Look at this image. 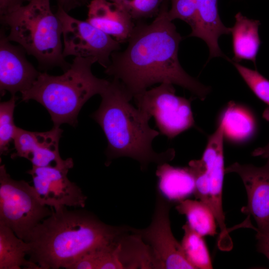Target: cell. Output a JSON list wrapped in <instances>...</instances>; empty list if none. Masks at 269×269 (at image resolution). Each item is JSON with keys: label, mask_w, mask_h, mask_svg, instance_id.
Masks as SVG:
<instances>
[{"label": "cell", "mask_w": 269, "mask_h": 269, "mask_svg": "<svg viewBox=\"0 0 269 269\" xmlns=\"http://www.w3.org/2000/svg\"><path fill=\"white\" fill-rule=\"evenodd\" d=\"M9 30L8 39L34 56L41 69L60 67L66 71L71 64L63 56L61 22L50 6V0H30L0 17Z\"/></svg>", "instance_id": "cell-5"}, {"label": "cell", "mask_w": 269, "mask_h": 269, "mask_svg": "<svg viewBox=\"0 0 269 269\" xmlns=\"http://www.w3.org/2000/svg\"><path fill=\"white\" fill-rule=\"evenodd\" d=\"M81 2L90 1V0H80Z\"/></svg>", "instance_id": "cell-32"}, {"label": "cell", "mask_w": 269, "mask_h": 269, "mask_svg": "<svg viewBox=\"0 0 269 269\" xmlns=\"http://www.w3.org/2000/svg\"><path fill=\"white\" fill-rule=\"evenodd\" d=\"M17 97L11 96L7 101L0 104V154L9 152L10 143L13 140L17 129L14 123L13 113Z\"/></svg>", "instance_id": "cell-23"}, {"label": "cell", "mask_w": 269, "mask_h": 269, "mask_svg": "<svg viewBox=\"0 0 269 269\" xmlns=\"http://www.w3.org/2000/svg\"><path fill=\"white\" fill-rule=\"evenodd\" d=\"M30 0H0V17L4 16L24 5Z\"/></svg>", "instance_id": "cell-29"}, {"label": "cell", "mask_w": 269, "mask_h": 269, "mask_svg": "<svg viewBox=\"0 0 269 269\" xmlns=\"http://www.w3.org/2000/svg\"><path fill=\"white\" fill-rule=\"evenodd\" d=\"M53 209L43 205L33 186L13 179L5 165L0 166V223L24 241L33 229L50 216Z\"/></svg>", "instance_id": "cell-6"}, {"label": "cell", "mask_w": 269, "mask_h": 269, "mask_svg": "<svg viewBox=\"0 0 269 269\" xmlns=\"http://www.w3.org/2000/svg\"><path fill=\"white\" fill-rule=\"evenodd\" d=\"M100 95L101 103L92 117L107 139V163L118 157H129L145 170L150 163L159 164L174 158L173 148L160 153L153 149L152 141L159 133L149 127L151 118L130 103L133 96L120 81L113 79Z\"/></svg>", "instance_id": "cell-3"}, {"label": "cell", "mask_w": 269, "mask_h": 269, "mask_svg": "<svg viewBox=\"0 0 269 269\" xmlns=\"http://www.w3.org/2000/svg\"><path fill=\"white\" fill-rule=\"evenodd\" d=\"M62 27L63 56L91 57L107 68L112 54L121 49L120 42L89 22L77 19L58 6L56 13Z\"/></svg>", "instance_id": "cell-9"}, {"label": "cell", "mask_w": 269, "mask_h": 269, "mask_svg": "<svg viewBox=\"0 0 269 269\" xmlns=\"http://www.w3.org/2000/svg\"><path fill=\"white\" fill-rule=\"evenodd\" d=\"M68 168L32 166L27 171L40 202L57 211L64 207H84L87 196L67 177Z\"/></svg>", "instance_id": "cell-10"}, {"label": "cell", "mask_w": 269, "mask_h": 269, "mask_svg": "<svg viewBox=\"0 0 269 269\" xmlns=\"http://www.w3.org/2000/svg\"><path fill=\"white\" fill-rule=\"evenodd\" d=\"M58 6L62 7L67 12L80 5L81 2L80 0H56Z\"/></svg>", "instance_id": "cell-31"}, {"label": "cell", "mask_w": 269, "mask_h": 269, "mask_svg": "<svg viewBox=\"0 0 269 269\" xmlns=\"http://www.w3.org/2000/svg\"><path fill=\"white\" fill-rule=\"evenodd\" d=\"M171 202L157 191L154 210L149 225L144 229L132 228L149 248L153 269H194L185 258L180 243L171 228Z\"/></svg>", "instance_id": "cell-8"}, {"label": "cell", "mask_w": 269, "mask_h": 269, "mask_svg": "<svg viewBox=\"0 0 269 269\" xmlns=\"http://www.w3.org/2000/svg\"><path fill=\"white\" fill-rule=\"evenodd\" d=\"M130 227L113 226L83 210H53L32 231L29 260L41 269L69 267L83 255L116 243Z\"/></svg>", "instance_id": "cell-2"}, {"label": "cell", "mask_w": 269, "mask_h": 269, "mask_svg": "<svg viewBox=\"0 0 269 269\" xmlns=\"http://www.w3.org/2000/svg\"><path fill=\"white\" fill-rule=\"evenodd\" d=\"M241 178L247 194L242 212L253 217L257 225L269 221V160L263 166L235 162L225 169Z\"/></svg>", "instance_id": "cell-14"}, {"label": "cell", "mask_w": 269, "mask_h": 269, "mask_svg": "<svg viewBox=\"0 0 269 269\" xmlns=\"http://www.w3.org/2000/svg\"><path fill=\"white\" fill-rule=\"evenodd\" d=\"M29 250L28 243L0 223V269H41L36 264L25 259Z\"/></svg>", "instance_id": "cell-19"}, {"label": "cell", "mask_w": 269, "mask_h": 269, "mask_svg": "<svg viewBox=\"0 0 269 269\" xmlns=\"http://www.w3.org/2000/svg\"><path fill=\"white\" fill-rule=\"evenodd\" d=\"M255 230L258 251L269 260V221L257 225Z\"/></svg>", "instance_id": "cell-28"}, {"label": "cell", "mask_w": 269, "mask_h": 269, "mask_svg": "<svg viewBox=\"0 0 269 269\" xmlns=\"http://www.w3.org/2000/svg\"><path fill=\"white\" fill-rule=\"evenodd\" d=\"M184 235L180 243L183 252L195 269L213 268L211 259L202 236L192 229L188 223L183 226Z\"/></svg>", "instance_id": "cell-22"}, {"label": "cell", "mask_w": 269, "mask_h": 269, "mask_svg": "<svg viewBox=\"0 0 269 269\" xmlns=\"http://www.w3.org/2000/svg\"><path fill=\"white\" fill-rule=\"evenodd\" d=\"M95 63L94 58L75 57L61 75L40 72L32 87L21 93L22 101L34 100L41 104L55 127L64 123L75 127L83 105L93 96L100 95L110 82L93 75L91 68Z\"/></svg>", "instance_id": "cell-4"}, {"label": "cell", "mask_w": 269, "mask_h": 269, "mask_svg": "<svg viewBox=\"0 0 269 269\" xmlns=\"http://www.w3.org/2000/svg\"><path fill=\"white\" fill-rule=\"evenodd\" d=\"M235 22L231 31L234 53L233 62L238 63L247 60L252 61L256 66L261 43L259 34L261 22L249 19L240 12L235 15Z\"/></svg>", "instance_id": "cell-18"}, {"label": "cell", "mask_w": 269, "mask_h": 269, "mask_svg": "<svg viewBox=\"0 0 269 269\" xmlns=\"http://www.w3.org/2000/svg\"><path fill=\"white\" fill-rule=\"evenodd\" d=\"M156 175L158 191L170 202H179L194 192L195 179L188 167H174L163 163L158 164Z\"/></svg>", "instance_id": "cell-17"}, {"label": "cell", "mask_w": 269, "mask_h": 269, "mask_svg": "<svg viewBox=\"0 0 269 269\" xmlns=\"http://www.w3.org/2000/svg\"><path fill=\"white\" fill-rule=\"evenodd\" d=\"M168 0L150 24L138 21L125 50L113 52L105 73L120 81L133 96L157 83H167L188 90L201 100L211 91L191 77L180 64L182 36L168 16Z\"/></svg>", "instance_id": "cell-1"}, {"label": "cell", "mask_w": 269, "mask_h": 269, "mask_svg": "<svg viewBox=\"0 0 269 269\" xmlns=\"http://www.w3.org/2000/svg\"><path fill=\"white\" fill-rule=\"evenodd\" d=\"M224 135L223 125L220 123L215 132L209 137L206 148L200 159L209 181L211 206L220 229L219 242L221 244H226L231 241L225 225L222 203L223 181L225 173Z\"/></svg>", "instance_id": "cell-12"}, {"label": "cell", "mask_w": 269, "mask_h": 269, "mask_svg": "<svg viewBox=\"0 0 269 269\" xmlns=\"http://www.w3.org/2000/svg\"><path fill=\"white\" fill-rule=\"evenodd\" d=\"M232 63L255 95L269 106V80L257 70Z\"/></svg>", "instance_id": "cell-25"}, {"label": "cell", "mask_w": 269, "mask_h": 269, "mask_svg": "<svg viewBox=\"0 0 269 269\" xmlns=\"http://www.w3.org/2000/svg\"><path fill=\"white\" fill-rule=\"evenodd\" d=\"M63 130L53 126L44 132H30L18 128L13 139L15 152L11 158L23 157L29 160L32 166L72 168L71 158L63 159L59 152V141Z\"/></svg>", "instance_id": "cell-11"}, {"label": "cell", "mask_w": 269, "mask_h": 269, "mask_svg": "<svg viewBox=\"0 0 269 269\" xmlns=\"http://www.w3.org/2000/svg\"><path fill=\"white\" fill-rule=\"evenodd\" d=\"M101 249L83 255L77 260L69 269H97L99 253Z\"/></svg>", "instance_id": "cell-27"}, {"label": "cell", "mask_w": 269, "mask_h": 269, "mask_svg": "<svg viewBox=\"0 0 269 269\" xmlns=\"http://www.w3.org/2000/svg\"><path fill=\"white\" fill-rule=\"evenodd\" d=\"M133 98L137 108L153 117L160 133L172 139L195 125L190 101L175 94L173 85L163 83Z\"/></svg>", "instance_id": "cell-7"}, {"label": "cell", "mask_w": 269, "mask_h": 269, "mask_svg": "<svg viewBox=\"0 0 269 269\" xmlns=\"http://www.w3.org/2000/svg\"><path fill=\"white\" fill-rule=\"evenodd\" d=\"M26 51L19 45H13L3 30L0 36V90L3 96L8 91L12 96L29 90L40 72L29 62Z\"/></svg>", "instance_id": "cell-13"}, {"label": "cell", "mask_w": 269, "mask_h": 269, "mask_svg": "<svg viewBox=\"0 0 269 269\" xmlns=\"http://www.w3.org/2000/svg\"><path fill=\"white\" fill-rule=\"evenodd\" d=\"M171 8L168 16L171 21L179 19L193 26L197 11L198 0H170Z\"/></svg>", "instance_id": "cell-26"}, {"label": "cell", "mask_w": 269, "mask_h": 269, "mask_svg": "<svg viewBox=\"0 0 269 269\" xmlns=\"http://www.w3.org/2000/svg\"><path fill=\"white\" fill-rule=\"evenodd\" d=\"M125 8L133 20H139L156 16L166 0H108Z\"/></svg>", "instance_id": "cell-24"}, {"label": "cell", "mask_w": 269, "mask_h": 269, "mask_svg": "<svg viewBox=\"0 0 269 269\" xmlns=\"http://www.w3.org/2000/svg\"><path fill=\"white\" fill-rule=\"evenodd\" d=\"M176 209L186 217L190 227L201 236H213L217 234L214 213L202 201L185 199L178 202Z\"/></svg>", "instance_id": "cell-20"}, {"label": "cell", "mask_w": 269, "mask_h": 269, "mask_svg": "<svg viewBox=\"0 0 269 269\" xmlns=\"http://www.w3.org/2000/svg\"><path fill=\"white\" fill-rule=\"evenodd\" d=\"M263 116L264 119L269 122V108H267L264 111ZM252 155L260 156L269 160V142L265 146L255 149L252 153Z\"/></svg>", "instance_id": "cell-30"}, {"label": "cell", "mask_w": 269, "mask_h": 269, "mask_svg": "<svg viewBox=\"0 0 269 269\" xmlns=\"http://www.w3.org/2000/svg\"><path fill=\"white\" fill-rule=\"evenodd\" d=\"M87 21L120 43L128 41L135 24L120 4L108 0H90Z\"/></svg>", "instance_id": "cell-15"}, {"label": "cell", "mask_w": 269, "mask_h": 269, "mask_svg": "<svg viewBox=\"0 0 269 269\" xmlns=\"http://www.w3.org/2000/svg\"><path fill=\"white\" fill-rule=\"evenodd\" d=\"M222 116L224 134L230 139L242 140L254 132L255 122L252 116L234 102H230Z\"/></svg>", "instance_id": "cell-21"}, {"label": "cell", "mask_w": 269, "mask_h": 269, "mask_svg": "<svg viewBox=\"0 0 269 269\" xmlns=\"http://www.w3.org/2000/svg\"><path fill=\"white\" fill-rule=\"evenodd\" d=\"M188 37H196L203 40L209 49V60L225 57L218 44L219 37L231 33L221 20L218 8V0H198L195 22Z\"/></svg>", "instance_id": "cell-16"}]
</instances>
